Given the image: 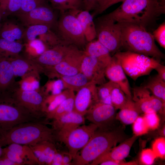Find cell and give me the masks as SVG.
Instances as JSON below:
<instances>
[{
	"instance_id": "6da1fadb",
	"label": "cell",
	"mask_w": 165,
	"mask_h": 165,
	"mask_svg": "<svg viewBox=\"0 0 165 165\" xmlns=\"http://www.w3.org/2000/svg\"><path fill=\"white\" fill-rule=\"evenodd\" d=\"M165 0H125L104 15L116 22L135 24L145 27L165 12Z\"/></svg>"
},
{
	"instance_id": "7a4b0ae2",
	"label": "cell",
	"mask_w": 165,
	"mask_h": 165,
	"mask_svg": "<svg viewBox=\"0 0 165 165\" xmlns=\"http://www.w3.org/2000/svg\"><path fill=\"white\" fill-rule=\"evenodd\" d=\"M123 127L119 126L107 129L97 128L79 154L74 159V165H88L110 148L129 138Z\"/></svg>"
},
{
	"instance_id": "3957f363",
	"label": "cell",
	"mask_w": 165,
	"mask_h": 165,
	"mask_svg": "<svg viewBox=\"0 0 165 165\" xmlns=\"http://www.w3.org/2000/svg\"><path fill=\"white\" fill-rule=\"evenodd\" d=\"M56 141L55 131L41 121L20 123L0 132L2 147L12 143L29 146L45 141L55 143Z\"/></svg>"
},
{
	"instance_id": "277c9868",
	"label": "cell",
	"mask_w": 165,
	"mask_h": 165,
	"mask_svg": "<svg viewBox=\"0 0 165 165\" xmlns=\"http://www.w3.org/2000/svg\"><path fill=\"white\" fill-rule=\"evenodd\" d=\"M118 23L121 28L123 47L127 51L160 61L163 58L164 55L156 45L153 35L148 32L145 27L130 23Z\"/></svg>"
},
{
	"instance_id": "5b68a950",
	"label": "cell",
	"mask_w": 165,
	"mask_h": 165,
	"mask_svg": "<svg viewBox=\"0 0 165 165\" xmlns=\"http://www.w3.org/2000/svg\"><path fill=\"white\" fill-rule=\"evenodd\" d=\"M40 121L12 97L0 99V132L20 123Z\"/></svg>"
},
{
	"instance_id": "8992f818",
	"label": "cell",
	"mask_w": 165,
	"mask_h": 165,
	"mask_svg": "<svg viewBox=\"0 0 165 165\" xmlns=\"http://www.w3.org/2000/svg\"><path fill=\"white\" fill-rule=\"evenodd\" d=\"M60 13L54 31L67 44L74 45L79 49L84 47L87 41L75 15L71 10Z\"/></svg>"
},
{
	"instance_id": "52a82bcc",
	"label": "cell",
	"mask_w": 165,
	"mask_h": 165,
	"mask_svg": "<svg viewBox=\"0 0 165 165\" xmlns=\"http://www.w3.org/2000/svg\"><path fill=\"white\" fill-rule=\"evenodd\" d=\"M97 128L96 125L90 123L68 131H55L56 140L65 145L74 159L78 151L85 145Z\"/></svg>"
},
{
	"instance_id": "ba28073f",
	"label": "cell",
	"mask_w": 165,
	"mask_h": 165,
	"mask_svg": "<svg viewBox=\"0 0 165 165\" xmlns=\"http://www.w3.org/2000/svg\"><path fill=\"white\" fill-rule=\"evenodd\" d=\"M97 40L110 52H117L122 47L121 32L118 23L105 17H99L94 21Z\"/></svg>"
},
{
	"instance_id": "9c48e42d",
	"label": "cell",
	"mask_w": 165,
	"mask_h": 165,
	"mask_svg": "<svg viewBox=\"0 0 165 165\" xmlns=\"http://www.w3.org/2000/svg\"><path fill=\"white\" fill-rule=\"evenodd\" d=\"M84 55V51L74 46L63 61L54 66L44 69L43 73L50 78L76 74L80 72Z\"/></svg>"
},
{
	"instance_id": "30bf717a",
	"label": "cell",
	"mask_w": 165,
	"mask_h": 165,
	"mask_svg": "<svg viewBox=\"0 0 165 165\" xmlns=\"http://www.w3.org/2000/svg\"><path fill=\"white\" fill-rule=\"evenodd\" d=\"M55 10L49 3L38 7L26 13L16 14L14 15L24 26L45 25L50 27L54 30L58 19Z\"/></svg>"
},
{
	"instance_id": "8fae6325",
	"label": "cell",
	"mask_w": 165,
	"mask_h": 165,
	"mask_svg": "<svg viewBox=\"0 0 165 165\" xmlns=\"http://www.w3.org/2000/svg\"><path fill=\"white\" fill-rule=\"evenodd\" d=\"M46 95L42 87L35 90H24L19 86L12 93L11 97L38 119L44 116L42 111V105Z\"/></svg>"
},
{
	"instance_id": "7c38bea8",
	"label": "cell",
	"mask_w": 165,
	"mask_h": 165,
	"mask_svg": "<svg viewBox=\"0 0 165 165\" xmlns=\"http://www.w3.org/2000/svg\"><path fill=\"white\" fill-rule=\"evenodd\" d=\"M116 110L111 105L99 102L88 110L85 115L86 118L98 128H109L116 125Z\"/></svg>"
},
{
	"instance_id": "4fadbf2b",
	"label": "cell",
	"mask_w": 165,
	"mask_h": 165,
	"mask_svg": "<svg viewBox=\"0 0 165 165\" xmlns=\"http://www.w3.org/2000/svg\"><path fill=\"white\" fill-rule=\"evenodd\" d=\"M132 99L141 113H164L165 104L144 86L133 88Z\"/></svg>"
},
{
	"instance_id": "5bb4252c",
	"label": "cell",
	"mask_w": 165,
	"mask_h": 165,
	"mask_svg": "<svg viewBox=\"0 0 165 165\" xmlns=\"http://www.w3.org/2000/svg\"><path fill=\"white\" fill-rule=\"evenodd\" d=\"M99 102L96 85L90 82L77 91L73 111L84 116L94 104Z\"/></svg>"
},
{
	"instance_id": "9a60e30c",
	"label": "cell",
	"mask_w": 165,
	"mask_h": 165,
	"mask_svg": "<svg viewBox=\"0 0 165 165\" xmlns=\"http://www.w3.org/2000/svg\"><path fill=\"white\" fill-rule=\"evenodd\" d=\"M106 67L105 65L96 58L86 54L84 53L80 72L83 74L90 81L96 85H100L106 82L105 79Z\"/></svg>"
},
{
	"instance_id": "2e32d148",
	"label": "cell",
	"mask_w": 165,
	"mask_h": 165,
	"mask_svg": "<svg viewBox=\"0 0 165 165\" xmlns=\"http://www.w3.org/2000/svg\"><path fill=\"white\" fill-rule=\"evenodd\" d=\"M74 46L72 45L59 44L46 50L38 57L30 59L42 68L43 70L45 68L54 66L61 62Z\"/></svg>"
},
{
	"instance_id": "e0dca14e",
	"label": "cell",
	"mask_w": 165,
	"mask_h": 165,
	"mask_svg": "<svg viewBox=\"0 0 165 165\" xmlns=\"http://www.w3.org/2000/svg\"><path fill=\"white\" fill-rule=\"evenodd\" d=\"M13 69L8 59L0 58V99L11 97L18 86Z\"/></svg>"
},
{
	"instance_id": "ac0fdd59",
	"label": "cell",
	"mask_w": 165,
	"mask_h": 165,
	"mask_svg": "<svg viewBox=\"0 0 165 165\" xmlns=\"http://www.w3.org/2000/svg\"><path fill=\"white\" fill-rule=\"evenodd\" d=\"M105 75L109 81L118 85L127 96L132 98L128 79L119 60L114 55L106 68Z\"/></svg>"
},
{
	"instance_id": "d6986e66",
	"label": "cell",
	"mask_w": 165,
	"mask_h": 165,
	"mask_svg": "<svg viewBox=\"0 0 165 165\" xmlns=\"http://www.w3.org/2000/svg\"><path fill=\"white\" fill-rule=\"evenodd\" d=\"M138 137L134 135L121 142L116 147H114L105 152L90 165H97L109 160L122 161L126 158L130 152L131 148Z\"/></svg>"
},
{
	"instance_id": "ffe728a7",
	"label": "cell",
	"mask_w": 165,
	"mask_h": 165,
	"mask_svg": "<svg viewBox=\"0 0 165 165\" xmlns=\"http://www.w3.org/2000/svg\"><path fill=\"white\" fill-rule=\"evenodd\" d=\"M85 123L84 116L72 111L57 118L53 119L51 123L55 132L68 131L78 127Z\"/></svg>"
},
{
	"instance_id": "44dd1931",
	"label": "cell",
	"mask_w": 165,
	"mask_h": 165,
	"mask_svg": "<svg viewBox=\"0 0 165 165\" xmlns=\"http://www.w3.org/2000/svg\"><path fill=\"white\" fill-rule=\"evenodd\" d=\"M12 66L15 77H22L32 72L37 71L40 73L43 69L32 60L20 55L8 58Z\"/></svg>"
},
{
	"instance_id": "7402d4cb",
	"label": "cell",
	"mask_w": 165,
	"mask_h": 165,
	"mask_svg": "<svg viewBox=\"0 0 165 165\" xmlns=\"http://www.w3.org/2000/svg\"><path fill=\"white\" fill-rule=\"evenodd\" d=\"M71 10L76 16L86 41L94 40L96 37V27L94 18L90 12L83 9Z\"/></svg>"
},
{
	"instance_id": "603a6c76",
	"label": "cell",
	"mask_w": 165,
	"mask_h": 165,
	"mask_svg": "<svg viewBox=\"0 0 165 165\" xmlns=\"http://www.w3.org/2000/svg\"><path fill=\"white\" fill-rule=\"evenodd\" d=\"M25 29L21 23L12 20H5L0 28V38L12 41L22 42Z\"/></svg>"
},
{
	"instance_id": "cb8c5ba5",
	"label": "cell",
	"mask_w": 165,
	"mask_h": 165,
	"mask_svg": "<svg viewBox=\"0 0 165 165\" xmlns=\"http://www.w3.org/2000/svg\"><path fill=\"white\" fill-rule=\"evenodd\" d=\"M84 52L86 54L94 57L106 67L112 60L109 50L98 40L89 42L86 45Z\"/></svg>"
},
{
	"instance_id": "d4e9b609",
	"label": "cell",
	"mask_w": 165,
	"mask_h": 165,
	"mask_svg": "<svg viewBox=\"0 0 165 165\" xmlns=\"http://www.w3.org/2000/svg\"><path fill=\"white\" fill-rule=\"evenodd\" d=\"M140 113L132 98L129 97L124 106L116 113V119L124 124L129 125L134 123Z\"/></svg>"
},
{
	"instance_id": "484cf974",
	"label": "cell",
	"mask_w": 165,
	"mask_h": 165,
	"mask_svg": "<svg viewBox=\"0 0 165 165\" xmlns=\"http://www.w3.org/2000/svg\"><path fill=\"white\" fill-rule=\"evenodd\" d=\"M57 78L62 81L64 89L77 91L86 86L90 81L82 73L69 76H59Z\"/></svg>"
},
{
	"instance_id": "4316f807",
	"label": "cell",
	"mask_w": 165,
	"mask_h": 165,
	"mask_svg": "<svg viewBox=\"0 0 165 165\" xmlns=\"http://www.w3.org/2000/svg\"><path fill=\"white\" fill-rule=\"evenodd\" d=\"M73 91H74L66 89L59 94H51L46 96L42 105V112L46 116V114L56 108L67 98Z\"/></svg>"
},
{
	"instance_id": "83f0119b",
	"label": "cell",
	"mask_w": 165,
	"mask_h": 165,
	"mask_svg": "<svg viewBox=\"0 0 165 165\" xmlns=\"http://www.w3.org/2000/svg\"><path fill=\"white\" fill-rule=\"evenodd\" d=\"M6 147L16 152L24 161L25 165H40L38 159L28 145L12 143Z\"/></svg>"
},
{
	"instance_id": "f1b7e54d",
	"label": "cell",
	"mask_w": 165,
	"mask_h": 165,
	"mask_svg": "<svg viewBox=\"0 0 165 165\" xmlns=\"http://www.w3.org/2000/svg\"><path fill=\"white\" fill-rule=\"evenodd\" d=\"M24 47L22 42L12 41L0 38V58L8 59L20 55Z\"/></svg>"
},
{
	"instance_id": "f546056e",
	"label": "cell",
	"mask_w": 165,
	"mask_h": 165,
	"mask_svg": "<svg viewBox=\"0 0 165 165\" xmlns=\"http://www.w3.org/2000/svg\"><path fill=\"white\" fill-rule=\"evenodd\" d=\"M144 86L165 104V81L157 74L150 78Z\"/></svg>"
},
{
	"instance_id": "4dcf8cb0",
	"label": "cell",
	"mask_w": 165,
	"mask_h": 165,
	"mask_svg": "<svg viewBox=\"0 0 165 165\" xmlns=\"http://www.w3.org/2000/svg\"><path fill=\"white\" fill-rule=\"evenodd\" d=\"M74 92L71 94L56 108L46 115L47 119H54L68 114L73 110L74 98Z\"/></svg>"
},
{
	"instance_id": "1f68e13d",
	"label": "cell",
	"mask_w": 165,
	"mask_h": 165,
	"mask_svg": "<svg viewBox=\"0 0 165 165\" xmlns=\"http://www.w3.org/2000/svg\"><path fill=\"white\" fill-rule=\"evenodd\" d=\"M24 56L29 59L35 58L48 48L39 38L24 43Z\"/></svg>"
},
{
	"instance_id": "d6a6232c",
	"label": "cell",
	"mask_w": 165,
	"mask_h": 165,
	"mask_svg": "<svg viewBox=\"0 0 165 165\" xmlns=\"http://www.w3.org/2000/svg\"><path fill=\"white\" fill-rule=\"evenodd\" d=\"M38 72L32 71L21 77L18 84L19 87L24 90H34L40 88V76Z\"/></svg>"
},
{
	"instance_id": "836d02e7",
	"label": "cell",
	"mask_w": 165,
	"mask_h": 165,
	"mask_svg": "<svg viewBox=\"0 0 165 165\" xmlns=\"http://www.w3.org/2000/svg\"><path fill=\"white\" fill-rule=\"evenodd\" d=\"M52 7L60 13L69 10L83 9L82 0H48Z\"/></svg>"
},
{
	"instance_id": "e575fe53",
	"label": "cell",
	"mask_w": 165,
	"mask_h": 165,
	"mask_svg": "<svg viewBox=\"0 0 165 165\" xmlns=\"http://www.w3.org/2000/svg\"><path fill=\"white\" fill-rule=\"evenodd\" d=\"M51 29H52L50 27L42 24L32 25L26 27L22 41L26 43L33 40L36 38L37 36L46 33Z\"/></svg>"
},
{
	"instance_id": "d590c367",
	"label": "cell",
	"mask_w": 165,
	"mask_h": 165,
	"mask_svg": "<svg viewBox=\"0 0 165 165\" xmlns=\"http://www.w3.org/2000/svg\"><path fill=\"white\" fill-rule=\"evenodd\" d=\"M22 0H0V9L3 20L18 13L21 7Z\"/></svg>"
},
{
	"instance_id": "8d00e7d4",
	"label": "cell",
	"mask_w": 165,
	"mask_h": 165,
	"mask_svg": "<svg viewBox=\"0 0 165 165\" xmlns=\"http://www.w3.org/2000/svg\"><path fill=\"white\" fill-rule=\"evenodd\" d=\"M129 97L118 85L115 83L111 91V101L112 105L116 110L123 108Z\"/></svg>"
},
{
	"instance_id": "74e56055",
	"label": "cell",
	"mask_w": 165,
	"mask_h": 165,
	"mask_svg": "<svg viewBox=\"0 0 165 165\" xmlns=\"http://www.w3.org/2000/svg\"><path fill=\"white\" fill-rule=\"evenodd\" d=\"M115 83L109 80L97 86V94L99 102L112 105L111 93Z\"/></svg>"
},
{
	"instance_id": "f35d334b",
	"label": "cell",
	"mask_w": 165,
	"mask_h": 165,
	"mask_svg": "<svg viewBox=\"0 0 165 165\" xmlns=\"http://www.w3.org/2000/svg\"><path fill=\"white\" fill-rule=\"evenodd\" d=\"M38 37V38L44 43L48 49L61 44L68 45L62 40L56 33L51 29Z\"/></svg>"
},
{
	"instance_id": "ab89813d",
	"label": "cell",
	"mask_w": 165,
	"mask_h": 165,
	"mask_svg": "<svg viewBox=\"0 0 165 165\" xmlns=\"http://www.w3.org/2000/svg\"><path fill=\"white\" fill-rule=\"evenodd\" d=\"M42 88L46 96L59 94L64 89L63 82L60 79L56 80H49Z\"/></svg>"
},
{
	"instance_id": "60d3db41",
	"label": "cell",
	"mask_w": 165,
	"mask_h": 165,
	"mask_svg": "<svg viewBox=\"0 0 165 165\" xmlns=\"http://www.w3.org/2000/svg\"><path fill=\"white\" fill-rule=\"evenodd\" d=\"M45 156V165H51L54 155L57 151L55 143L48 141L40 142Z\"/></svg>"
},
{
	"instance_id": "b9f144b4",
	"label": "cell",
	"mask_w": 165,
	"mask_h": 165,
	"mask_svg": "<svg viewBox=\"0 0 165 165\" xmlns=\"http://www.w3.org/2000/svg\"><path fill=\"white\" fill-rule=\"evenodd\" d=\"M49 2L48 0H22L21 8L15 14L26 13L40 6L49 4Z\"/></svg>"
},
{
	"instance_id": "7bdbcfd3",
	"label": "cell",
	"mask_w": 165,
	"mask_h": 165,
	"mask_svg": "<svg viewBox=\"0 0 165 165\" xmlns=\"http://www.w3.org/2000/svg\"><path fill=\"white\" fill-rule=\"evenodd\" d=\"M132 124L134 135L137 136L146 134L149 130L143 117L139 116Z\"/></svg>"
},
{
	"instance_id": "ee69618b",
	"label": "cell",
	"mask_w": 165,
	"mask_h": 165,
	"mask_svg": "<svg viewBox=\"0 0 165 165\" xmlns=\"http://www.w3.org/2000/svg\"><path fill=\"white\" fill-rule=\"evenodd\" d=\"M125 0H98L96 6L91 14L93 18L101 14L112 6Z\"/></svg>"
},
{
	"instance_id": "f6af8a7d",
	"label": "cell",
	"mask_w": 165,
	"mask_h": 165,
	"mask_svg": "<svg viewBox=\"0 0 165 165\" xmlns=\"http://www.w3.org/2000/svg\"><path fill=\"white\" fill-rule=\"evenodd\" d=\"M152 149L156 155V158L165 159V138L161 137L156 139L152 143Z\"/></svg>"
},
{
	"instance_id": "bcb514c9",
	"label": "cell",
	"mask_w": 165,
	"mask_h": 165,
	"mask_svg": "<svg viewBox=\"0 0 165 165\" xmlns=\"http://www.w3.org/2000/svg\"><path fill=\"white\" fill-rule=\"evenodd\" d=\"M143 117L149 130H155L159 127L160 119L157 113L154 112L144 113Z\"/></svg>"
},
{
	"instance_id": "7dc6e473",
	"label": "cell",
	"mask_w": 165,
	"mask_h": 165,
	"mask_svg": "<svg viewBox=\"0 0 165 165\" xmlns=\"http://www.w3.org/2000/svg\"><path fill=\"white\" fill-rule=\"evenodd\" d=\"M156 157L152 149L146 148L143 149L140 156V161L144 165H150L152 164Z\"/></svg>"
},
{
	"instance_id": "c3c4849f",
	"label": "cell",
	"mask_w": 165,
	"mask_h": 165,
	"mask_svg": "<svg viewBox=\"0 0 165 165\" xmlns=\"http://www.w3.org/2000/svg\"><path fill=\"white\" fill-rule=\"evenodd\" d=\"M153 36L160 45L165 48V23L161 24L153 32Z\"/></svg>"
},
{
	"instance_id": "681fc988",
	"label": "cell",
	"mask_w": 165,
	"mask_h": 165,
	"mask_svg": "<svg viewBox=\"0 0 165 165\" xmlns=\"http://www.w3.org/2000/svg\"><path fill=\"white\" fill-rule=\"evenodd\" d=\"M2 155L18 165H25L24 161L16 152L9 149L6 147L3 148Z\"/></svg>"
},
{
	"instance_id": "f907efd6",
	"label": "cell",
	"mask_w": 165,
	"mask_h": 165,
	"mask_svg": "<svg viewBox=\"0 0 165 165\" xmlns=\"http://www.w3.org/2000/svg\"><path fill=\"white\" fill-rule=\"evenodd\" d=\"M29 146L38 159L40 165H45V156L40 142Z\"/></svg>"
},
{
	"instance_id": "816d5d0a",
	"label": "cell",
	"mask_w": 165,
	"mask_h": 165,
	"mask_svg": "<svg viewBox=\"0 0 165 165\" xmlns=\"http://www.w3.org/2000/svg\"><path fill=\"white\" fill-rule=\"evenodd\" d=\"M100 164L101 165H136L138 164L135 161L126 162L123 161V160H109L103 162Z\"/></svg>"
},
{
	"instance_id": "f5cc1de1",
	"label": "cell",
	"mask_w": 165,
	"mask_h": 165,
	"mask_svg": "<svg viewBox=\"0 0 165 165\" xmlns=\"http://www.w3.org/2000/svg\"><path fill=\"white\" fill-rule=\"evenodd\" d=\"M98 0H82L83 9L90 12L95 9Z\"/></svg>"
},
{
	"instance_id": "db71d44e",
	"label": "cell",
	"mask_w": 165,
	"mask_h": 165,
	"mask_svg": "<svg viewBox=\"0 0 165 165\" xmlns=\"http://www.w3.org/2000/svg\"><path fill=\"white\" fill-rule=\"evenodd\" d=\"M154 69L157 71V75L160 78L165 81V66L160 63L157 64Z\"/></svg>"
},
{
	"instance_id": "11a10c76",
	"label": "cell",
	"mask_w": 165,
	"mask_h": 165,
	"mask_svg": "<svg viewBox=\"0 0 165 165\" xmlns=\"http://www.w3.org/2000/svg\"><path fill=\"white\" fill-rule=\"evenodd\" d=\"M62 152L57 151L55 153L51 165H62Z\"/></svg>"
},
{
	"instance_id": "9f6ffc18",
	"label": "cell",
	"mask_w": 165,
	"mask_h": 165,
	"mask_svg": "<svg viewBox=\"0 0 165 165\" xmlns=\"http://www.w3.org/2000/svg\"><path fill=\"white\" fill-rule=\"evenodd\" d=\"M62 152V165L73 164V163L71 162L72 158L68 152Z\"/></svg>"
},
{
	"instance_id": "6f0895ef",
	"label": "cell",
	"mask_w": 165,
	"mask_h": 165,
	"mask_svg": "<svg viewBox=\"0 0 165 165\" xmlns=\"http://www.w3.org/2000/svg\"><path fill=\"white\" fill-rule=\"evenodd\" d=\"M0 165H18L6 157L2 155L0 157Z\"/></svg>"
},
{
	"instance_id": "680465c9",
	"label": "cell",
	"mask_w": 165,
	"mask_h": 165,
	"mask_svg": "<svg viewBox=\"0 0 165 165\" xmlns=\"http://www.w3.org/2000/svg\"><path fill=\"white\" fill-rule=\"evenodd\" d=\"M3 20V16L2 13L0 9V28L1 27L2 24V20Z\"/></svg>"
},
{
	"instance_id": "91938a15",
	"label": "cell",
	"mask_w": 165,
	"mask_h": 165,
	"mask_svg": "<svg viewBox=\"0 0 165 165\" xmlns=\"http://www.w3.org/2000/svg\"><path fill=\"white\" fill-rule=\"evenodd\" d=\"M0 145V157L2 156L3 153V148Z\"/></svg>"
}]
</instances>
